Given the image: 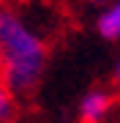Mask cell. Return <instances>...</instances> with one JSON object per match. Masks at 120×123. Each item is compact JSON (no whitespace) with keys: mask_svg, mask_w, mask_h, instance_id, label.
<instances>
[{"mask_svg":"<svg viewBox=\"0 0 120 123\" xmlns=\"http://www.w3.org/2000/svg\"><path fill=\"white\" fill-rule=\"evenodd\" d=\"M96 30L107 41H117L120 38V0H109L104 6V11L96 19Z\"/></svg>","mask_w":120,"mask_h":123,"instance_id":"obj_3","label":"cell"},{"mask_svg":"<svg viewBox=\"0 0 120 123\" xmlns=\"http://www.w3.org/2000/svg\"><path fill=\"white\" fill-rule=\"evenodd\" d=\"M49 60L46 41L19 11L0 6V79L11 93H30Z\"/></svg>","mask_w":120,"mask_h":123,"instance_id":"obj_1","label":"cell"},{"mask_svg":"<svg viewBox=\"0 0 120 123\" xmlns=\"http://www.w3.org/2000/svg\"><path fill=\"white\" fill-rule=\"evenodd\" d=\"M115 79H117V85H120V60H117V68H115Z\"/></svg>","mask_w":120,"mask_h":123,"instance_id":"obj_5","label":"cell"},{"mask_svg":"<svg viewBox=\"0 0 120 123\" xmlns=\"http://www.w3.org/2000/svg\"><path fill=\"white\" fill-rule=\"evenodd\" d=\"M112 107V96L107 90H90L79 101V118L82 123H101Z\"/></svg>","mask_w":120,"mask_h":123,"instance_id":"obj_2","label":"cell"},{"mask_svg":"<svg viewBox=\"0 0 120 123\" xmlns=\"http://www.w3.org/2000/svg\"><path fill=\"white\" fill-rule=\"evenodd\" d=\"M85 3H96V6H101V3H109V0H85Z\"/></svg>","mask_w":120,"mask_h":123,"instance_id":"obj_6","label":"cell"},{"mask_svg":"<svg viewBox=\"0 0 120 123\" xmlns=\"http://www.w3.org/2000/svg\"><path fill=\"white\" fill-rule=\"evenodd\" d=\"M11 120H14V93L0 79V123H11Z\"/></svg>","mask_w":120,"mask_h":123,"instance_id":"obj_4","label":"cell"}]
</instances>
